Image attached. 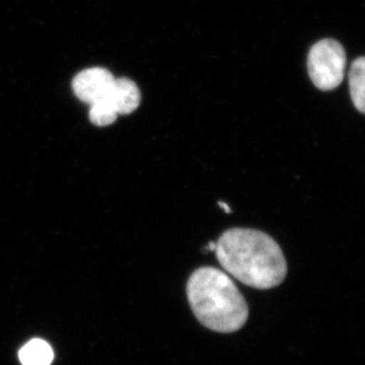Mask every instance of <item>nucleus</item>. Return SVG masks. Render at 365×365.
<instances>
[{
    "label": "nucleus",
    "mask_w": 365,
    "mask_h": 365,
    "mask_svg": "<svg viewBox=\"0 0 365 365\" xmlns=\"http://www.w3.org/2000/svg\"><path fill=\"white\" fill-rule=\"evenodd\" d=\"M346 53L341 43L323 39L311 48L307 69L313 85L320 91H334L344 78Z\"/></svg>",
    "instance_id": "3"
},
{
    "label": "nucleus",
    "mask_w": 365,
    "mask_h": 365,
    "mask_svg": "<svg viewBox=\"0 0 365 365\" xmlns=\"http://www.w3.org/2000/svg\"><path fill=\"white\" fill-rule=\"evenodd\" d=\"M141 94L137 83L130 78H116L107 98L95 102L89 109V120L95 126L105 127L115 123L119 114H130L140 105Z\"/></svg>",
    "instance_id": "4"
},
{
    "label": "nucleus",
    "mask_w": 365,
    "mask_h": 365,
    "mask_svg": "<svg viewBox=\"0 0 365 365\" xmlns=\"http://www.w3.org/2000/svg\"><path fill=\"white\" fill-rule=\"evenodd\" d=\"M19 361L23 365H50L53 361V351L46 341L32 339L21 349Z\"/></svg>",
    "instance_id": "6"
},
{
    "label": "nucleus",
    "mask_w": 365,
    "mask_h": 365,
    "mask_svg": "<svg viewBox=\"0 0 365 365\" xmlns=\"http://www.w3.org/2000/svg\"><path fill=\"white\" fill-rule=\"evenodd\" d=\"M215 253L225 272L250 287H277L287 275V262L280 246L260 230L229 229L220 236Z\"/></svg>",
    "instance_id": "1"
},
{
    "label": "nucleus",
    "mask_w": 365,
    "mask_h": 365,
    "mask_svg": "<svg viewBox=\"0 0 365 365\" xmlns=\"http://www.w3.org/2000/svg\"><path fill=\"white\" fill-rule=\"evenodd\" d=\"M186 294L197 319L221 334L242 329L248 320V304L225 272L214 267L198 268L186 284Z\"/></svg>",
    "instance_id": "2"
},
{
    "label": "nucleus",
    "mask_w": 365,
    "mask_h": 365,
    "mask_svg": "<svg viewBox=\"0 0 365 365\" xmlns=\"http://www.w3.org/2000/svg\"><path fill=\"white\" fill-rule=\"evenodd\" d=\"M115 80L114 75L106 68H88L75 76L71 87L80 101L91 106L108 96Z\"/></svg>",
    "instance_id": "5"
},
{
    "label": "nucleus",
    "mask_w": 365,
    "mask_h": 365,
    "mask_svg": "<svg viewBox=\"0 0 365 365\" xmlns=\"http://www.w3.org/2000/svg\"><path fill=\"white\" fill-rule=\"evenodd\" d=\"M349 86L354 106L359 113L365 114V56L359 57L351 64Z\"/></svg>",
    "instance_id": "7"
},
{
    "label": "nucleus",
    "mask_w": 365,
    "mask_h": 365,
    "mask_svg": "<svg viewBox=\"0 0 365 365\" xmlns=\"http://www.w3.org/2000/svg\"><path fill=\"white\" fill-rule=\"evenodd\" d=\"M218 204H220V205H221V207H223V209H225V212H227V214H230V212H232V209H230V207H228L227 204L223 203V202H220V203Z\"/></svg>",
    "instance_id": "8"
}]
</instances>
